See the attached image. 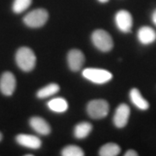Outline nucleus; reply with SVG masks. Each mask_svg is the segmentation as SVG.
<instances>
[{"label":"nucleus","mask_w":156,"mask_h":156,"mask_svg":"<svg viewBox=\"0 0 156 156\" xmlns=\"http://www.w3.org/2000/svg\"><path fill=\"white\" fill-rule=\"evenodd\" d=\"M17 87V80L15 76L10 71H5L0 77V92L5 96H11L14 94Z\"/></svg>","instance_id":"6"},{"label":"nucleus","mask_w":156,"mask_h":156,"mask_svg":"<svg viewBox=\"0 0 156 156\" xmlns=\"http://www.w3.org/2000/svg\"><path fill=\"white\" fill-rule=\"evenodd\" d=\"M15 61L17 67L24 72H30L36 67L37 57L34 51L29 47H21L17 50Z\"/></svg>","instance_id":"1"},{"label":"nucleus","mask_w":156,"mask_h":156,"mask_svg":"<svg viewBox=\"0 0 156 156\" xmlns=\"http://www.w3.org/2000/svg\"><path fill=\"white\" fill-rule=\"evenodd\" d=\"M59 90H60V86L57 83H52L39 89L37 92V97L39 99H44V98L56 95V93H58Z\"/></svg>","instance_id":"16"},{"label":"nucleus","mask_w":156,"mask_h":156,"mask_svg":"<svg viewBox=\"0 0 156 156\" xmlns=\"http://www.w3.org/2000/svg\"><path fill=\"white\" fill-rule=\"evenodd\" d=\"M92 131V124L87 122L78 123L74 129V135L76 139H85Z\"/></svg>","instance_id":"15"},{"label":"nucleus","mask_w":156,"mask_h":156,"mask_svg":"<svg viewBox=\"0 0 156 156\" xmlns=\"http://www.w3.org/2000/svg\"><path fill=\"white\" fill-rule=\"evenodd\" d=\"M31 4L32 0H14L12 4V11L16 14H20L26 11Z\"/></svg>","instance_id":"18"},{"label":"nucleus","mask_w":156,"mask_h":156,"mask_svg":"<svg viewBox=\"0 0 156 156\" xmlns=\"http://www.w3.org/2000/svg\"><path fill=\"white\" fill-rule=\"evenodd\" d=\"M138 153L134 150H128L125 153V156H137Z\"/></svg>","instance_id":"20"},{"label":"nucleus","mask_w":156,"mask_h":156,"mask_svg":"<svg viewBox=\"0 0 156 156\" xmlns=\"http://www.w3.org/2000/svg\"><path fill=\"white\" fill-rule=\"evenodd\" d=\"M49 19V13L45 9L38 8L27 13L23 18V23L29 28H41Z\"/></svg>","instance_id":"2"},{"label":"nucleus","mask_w":156,"mask_h":156,"mask_svg":"<svg viewBox=\"0 0 156 156\" xmlns=\"http://www.w3.org/2000/svg\"><path fill=\"white\" fill-rule=\"evenodd\" d=\"M100 3H101V4H104V3H107V2H108L109 0H98Z\"/></svg>","instance_id":"22"},{"label":"nucleus","mask_w":156,"mask_h":156,"mask_svg":"<svg viewBox=\"0 0 156 156\" xmlns=\"http://www.w3.org/2000/svg\"><path fill=\"white\" fill-rule=\"evenodd\" d=\"M47 107L52 112L55 113H64L69 108L68 101L64 98L62 97H56L48 101Z\"/></svg>","instance_id":"14"},{"label":"nucleus","mask_w":156,"mask_h":156,"mask_svg":"<svg viewBox=\"0 0 156 156\" xmlns=\"http://www.w3.org/2000/svg\"><path fill=\"white\" fill-rule=\"evenodd\" d=\"M29 124L35 132H37L41 135H48L51 132L50 124L43 117H31L29 121Z\"/></svg>","instance_id":"11"},{"label":"nucleus","mask_w":156,"mask_h":156,"mask_svg":"<svg viewBox=\"0 0 156 156\" xmlns=\"http://www.w3.org/2000/svg\"><path fill=\"white\" fill-rule=\"evenodd\" d=\"M129 98L131 102L134 104L137 108H139L142 111H145L149 108V103L145 98L140 94L138 89H132L129 92Z\"/></svg>","instance_id":"13"},{"label":"nucleus","mask_w":156,"mask_h":156,"mask_svg":"<svg viewBox=\"0 0 156 156\" xmlns=\"http://www.w3.org/2000/svg\"><path fill=\"white\" fill-rule=\"evenodd\" d=\"M152 21L154 23V24L156 26V9L154 11L153 14H152Z\"/></svg>","instance_id":"21"},{"label":"nucleus","mask_w":156,"mask_h":156,"mask_svg":"<svg viewBox=\"0 0 156 156\" xmlns=\"http://www.w3.org/2000/svg\"><path fill=\"white\" fill-rule=\"evenodd\" d=\"M2 140H3V134H2V133L0 132V141H1Z\"/></svg>","instance_id":"23"},{"label":"nucleus","mask_w":156,"mask_h":156,"mask_svg":"<svg viewBox=\"0 0 156 156\" xmlns=\"http://www.w3.org/2000/svg\"><path fill=\"white\" fill-rule=\"evenodd\" d=\"M137 38L141 44H151L155 42L156 31L149 26H142L137 32Z\"/></svg>","instance_id":"12"},{"label":"nucleus","mask_w":156,"mask_h":156,"mask_svg":"<svg viewBox=\"0 0 156 156\" xmlns=\"http://www.w3.org/2000/svg\"><path fill=\"white\" fill-rule=\"evenodd\" d=\"M16 141L18 145L30 149H38L42 146V140L37 136L32 134H17L16 136Z\"/></svg>","instance_id":"10"},{"label":"nucleus","mask_w":156,"mask_h":156,"mask_svg":"<svg viewBox=\"0 0 156 156\" xmlns=\"http://www.w3.org/2000/svg\"><path fill=\"white\" fill-rule=\"evenodd\" d=\"M62 156H83V150L76 145H68L62 148L61 152Z\"/></svg>","instance_id":"19"},{"label":"nucleus","mask_w":156,"mask_h":156,"mask_svg":"<svg viewBox=\"0 0 156 156\" xmlns=\"http://www.w3.org/2000/svg\"><path fill=\"white\" fill-rule=\"evenodd\" d=\"M67 62L69 68L72 71H79L84 64L85 56L84 54L78 49H72L69 51L67 56Z\"/></svg>","instance_id":"9"},{"label":"nucleus","mask_w":156,"mask_h":156,"mask_svg":"<svg viewBox=\"0 0 156 156\" xmlns=\"http://www.w3.org/2000/svg\"><path fill=\"white\" fill-rule=\"evenodd\" d=\"M91 41L95 48L101 52H108L114 47L112 37L104 30H95L91 35Z\"/></svg>","instance_id":"3"},{"label":"nucleus","mask_w":156,"mask_h":156,"mask_svg":"<svg viewBox=\"0 0 156 156\" xmlns=\"http://www.w3.org/2000/svg\"><path fill=\"white\" fill-rule=\"evenodd\" d=\"M115 22L117 29L123 33H129L133 27V17L130 12L121 10L115 16Z\"/></svg>","instance_id":"7"},{"label":"nucleus","mask_w":156,"mask_h":156,"mask_svg":"<svg viewBox=\"0 0 156 156\" xmlns=\"http://www.w3.org/2000/svg\"><path fill=\"white\" fill-rule=\"evenodd\" d=\"M82 75L86 80L95 84H104L111 81L113 75L111 72L103 69L86 68L82 72Z\"/></svg>","instance_id":"4"},{"label":"nucleus","mask_w":156,"mask_h":156,"mask_svg":"<svg viewBox=\"0 0 156 156\" xmlns=\"http://www.w3.org/2000/svg\"><path fill=\"white\" fill-rule=\"evenodd\" d=\"M121 153V147L115 143H107L103 145L99 150V155L101 156H116Z\"/></svg>","instance_id":"17"},{"label":"nucleus","mask_w":156,"mask_h":156,"mask_svg":"<svg viewBox=\"0 0 156 156\" xmlns=\"http://www.w3.org/2000/svg\"><path fill=\"white\" fill-rule=\"evenodd\" d=\"M129 116H130V108L125 103L120 104L116 108L113 117L114 125L118 128L126 127L129 120Z\"/></svg>","instance_id":"8"},{"label":"nucleus","mask_w":156,"mask_h":156,"mask_svg":"<svg viewBox=\"0 0 156 156\" xmlns=\"http://www.w3.org/2000/svg\"><path fill=\"white\" fill-rule=\"evenodd\" d=\"M87 114L92 119H102L108 115L109 104L102 99H95L89 101L87 104Z\"/></svg>","instance_id":"5"}]
</instances>
